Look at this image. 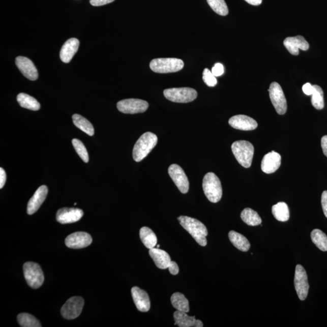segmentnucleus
Masks as SVG:
<instances>
[{
  "label": "nucleus",
  "mask_w": 327,
  "mask_h": 327,
  "mask_svg": "<svg viewBox=\"0 0 327 327\" xmlns=\"http://www.w3.org/2000/svg\"><path fill=\"white\" fill-rule=\"evenodd\" d=\"M177 220L184 229L191 234L199 245L202 247L207 245L206 237L208 235V231L204 224L196 219L186 216H181L177 218Z\"/></svg>",
  "instance_id": "1"
},
{
  "label": "nucleus",
  "mask_w": 327,
  "mask_h": 327,
  "mask_svg": "<svg viewBox=\"0 0 327 327\" xmlns=\"http://www.w3.org/2000/svg\"><path fill=\"white\" fill-rule=\"evenodd\" d=\"M158 138L152 132H146L138 139L133 150V158L136 162L143 160L157 145Z\"/></svg>",
  "instance_id": "2"
},
{
  "label": "nucleus",
  "mask_w": 327,
  "mask_h": 327,
  "mask_svg": "<svg viewBox=\"0 0 327 327\" xmlns=\"http://www.w3.org/2000/svg\"><path fill=\"white\" fill-rule=\"evenodd\" d=\"M203 190L210 201L217 203L223 196V189L220 179L214 173L205 174L202 182Z\"/></svg>",
  "instance_id": "3"
},
{
  "label": "nucleus",
  "mask_w": 327,
  "mask_h": 327,
  "mask_svg": "<svg viewBox=\"0 0 327 327\" xmlns=\"http://www.w3.org/2000/svg\"><path fill=\"white\" fill-rule=\"evenodd\" d=\"M231 151L241 166L245 168L251 166L254 155V147L252 143L245 140L235 141L231 145Z\"/></svg>",
  "instance_id": "4"
},
{
  "label": "nucleus",
  "mask_w": 327,
  "mask_h": 327,
  "mask_svg": "<svg viewBox=\"0 0 327 327\" xmlns=\"http://www.w3.org/2000/svg\"><path fill=\"white\" fill-rule=\"evenodd\" d=\"M184 66L183 60L174 58L154 59L150 63L152 71L159 74L179 72Z\"/></svg>",
  "instance_id": "5"
},
{
  "label": "nucleus",
  "mask_w": 327,
  "mask_h": 327,
  "mask_svg": "<svg viewBox=\"0 0 327 327\" xmlns=\"http://www.w3.org/2000/svg\"><path fill=\"white\" fill-rule=\"evenodd\" d=\"M164 95L167 100L179 103L192 102L198 96L197 92L189 87L168 88L164 91Z\"/></svg>",
  "instance_id": "6"
},
{
  "label": "nucleus",
  "mask_w": 327,
  "mask_h": 327,
  "mask_svg": "<svg viewBox=\"0 0 327 327\" xmlns=\"http://www.w3.org/2000/svg\"><path fill=\"white\" fill-rule=\"evenodd\" d=\"M24 278L31 288L36 289L43 285L44 277L42 270L37 263L27 262L23 265Z\"/></svg>",
  "instance_id": "7"
},
{
  "label": "nucleus",
  "mask_w": 327,
  "mask_h": 327,
  "mask_svg": "<svg viewBox=\"0 0 327 327\" xmlns=\"http://www.w3.org/2000/svg\"><path fill=\"white\" fill-rule=\"evenodd\" d=\"M270 98L275 107V109L279 115H284L287 112V104L284 92L281 85L278 82H274L270 85L269 90Z\"/></svg>",
  "instance_id": "8"
},
{
  "label": "nucleus",
  "mask_w": 327,
  "mask_h": 327,
  "mask_svg": "<svg viewBox=\"0 0 327 327\" xmlns=\"http://www.w3.org/2000/svg\"><path fill=\"white\" fill-rule=\"evenodd\" d=\"M294 282L298 298L300 300L304 301L309 293L310 286L306 270L301 265L298 264L296 266Z\"/></svg>",
  "instance_id": "9"
},
{
  "label": "nucleus",
  "mask_w": 327,
  "mask_h": 327,
  "mask_svg": "<svg viewBox=\"0 0 327 327\" xmlns=\"http://www.w3.org/2000/svg\"><path fill=\"white\" fill-rule=\"evenodd\" d=\"M84 305V301L81 297L74 296L70 298L62 308V316L69 320L77 318L80 315Z\"/></svg>",
  "instance_id": "10"
},
{
  "label": "nucleus",
  "mask_w": 327,
  "mask_h": 327,
  "mask_svg": "<svg viewBox=\"0 0 327 327\" xmlns=\"http://www.w3.org/2000/svg\"><path fill=\"white\" fill-rule=\"evenodd\" d=\"M147 101L139 99H126L119 101L117 108L120 112L124 113L135 114L143 113L147 110Z\"/></svg>",
  "instance_id": "11"
},
{
  "label": "nucleus",
  "mask_w": 327,
  "mask_h": 327,
  "mask_svg": "<svg viewBox=\"0 0 327 327\" xmlns=\"http://www.w3.org/2000/svg\"><path fill=\"white\" fill-rule=\"evenodd\" d=\"M169 174L177 189L184 194L188 192L189 182L184 170L179 165L172 164L169 167Z\"/></svg>",
  "instance_id": "12"
},
{
  "label": "nucleus",
  "mask_w": 327,
  "mask_h": 327,
  "mask_svg": "<svg viewBox=\"0 0 327 327\" xmlns=\"http://www.w3.org/2000/svg\"><path fill=\"white\" fill-rule=\"evenodd\" d=\"M92 238L90 234L83 231H78L70 234L66 238L65 244L71 249H82L90 246Z\"/></svg>",
  "instance_id": "13"
},
{
  "label": "nucleus",
  "mask_w": 327,
  "mask_h": 327,
  "mask_svg": "<svg viewBox=\"0 0 327 327\" xmlns=\"http://www.w3.org/2000/svg\"><path fill=\"white\" fill-rule=\"evenodd\" d=\"M83 215V211L78 208H63L57 212L56 218L60 223L71 224L80 220Z\"/></svg>",
  "instance_id": "14"
},
{
  "label": "nucleus",
  "mask_w": 327,
  "mask_h": 327,
  "mask_svg": "<svg viewBox=\"0 0 327 327\" xmlns=\"http://www.w3.org/2000/svg\"><path fill=\"white\" fill-rule=\"evenodd\" d=\"M16 65L25 77L31 81L37 80L39 77L37 69L30 59L24 56H18L15 60Z\"/></svg>",
  "instance_id": "15"
},
{
  "label": "nucleus",
  "mask_w": 327,
  "mask_h": 327,
  "mask_svg": "<svg viewBox=\"0 0 327 327\" xmlns=\"http://www.w3.org/2000/svg\"><path fill=\"white\" fill-rule=\"evenodd\" d=\"M233 128L241 131H253L258 128V123L250 117L244 115H237L231 117L228 121Z\"/></svg>",
  "instance_id": "16"
},
{
  "label": "nucleus",
  "mask_w": 327,
  "mask_h": 327,
  "mask_svg": "<svg viewBox=\"0 0 327 327\" xmlns=\"http://www.w3.org/2000/svg\"><path fill=\"white\" fill-rule=\"evenodd\" d=\"M281 164V155L277 152L272 151L263 157L261 162V169L265 173H273L278 170Z\"/></svg>",
  "instance_id": "17"
},
{
  "label": "nucleus",
  "mask_w": 327,
  "mask_h": 327,
  "mask_svg": "<svg viewBox=\"0 0 327 327\" xmlns=\"http://www.w3.org/2000/svg\"><path fill=\"white\" fill-rule=\"evenodd\" d=\"M133 300L136 308L142 312H147L151 309V301L147 292L138 287L132 288Z\"/></svg>",
  "instance_id": "18"
},
{
  "label": "nucleus",
  "mask_w": 327,
  "mask_h": 327,
  "mask_svg": "<svg viewBox=\"0 0 327 327\" xmlns=\"http://www.w3.org/2000/svg\"><path fill=\"white\" fill-rule=\"evenodd\" d=\"M284 44L288 51L293 55H299L300 49L307 50L309 48V44L301 36L287 38L284 41Z\"/></svg>",
  "instance_id": "19"
},
{
  "label": "nucleus",
  "mask_w": 327,
  "mask_h": 327,
  "mask_svg": "<svg viewBox=\"0 0 327 327\" xmlns=\"http://www.w3.org/2000/svg\"><path fill=\"white\" fill-rule=\"evenodd\" d=\"M48 193V189L46 186H41L28 202L27 212L28 215H33L40 207Z\"/></svg>",
  "instance_id": "20"
},
{
  "label": "nucleus",
  "mask_w": 327,
  "mask_h": 327,
  "mask_svg": "<svg viewBox=\"0 0 327 327\" xmlns=\"http://www.w3.org/2000/svg\"><path fill=\"white\" fill-rule=\"evenodd\" d=\"M79 41L75 38L67 40L60 51V59L63 63H69L77 52Z\"/></svg>",
  "instance_id": "21"
},
{
  "label": "nucleus",
  "mask_w": 327,
  "mask_h": 327,
  "mask_svg": "<svg viewBox=\"0 0 327 327\" xmlns=\"http://www.w3.org/2000/svg\"><path fill=\"white\" fill-rule=\"evenodd\" d=\"M173 317L175 322L174 325L180 327H202L203 323L200 320L196 319L195 316H189L186 312L177 310L173 314Z\"/></svg>",
  "instance_id": "22"
},
{
  "label": "nucleus",
  "mask_w": 327,
  "mask_h": 327,
  "mask_svg": "<svg viewBox=\"0 0 327 327\" xmlns=\"http://www.w3.org/2000/svg\"><path fill=\"white\" fill-rule=\"evenodd\" d=\"M149 255L153 259L155 265L158 269H166L169 268L171 261L170 256L166 252L154 247L149 250Z\"/></svg>",
  "instance_id": "23"
},
{
  "label": "nucleus",
  "mask_w": 327,
  "mask_h": 327,
  "mask_svg": "<svg viewBox=\"0 0 327 327\" xmlns=\"http://www.w3.org/2000/svg\"><path fill=\"white\" fill-rule=\"evenodd\" d=\"M228 237H229L230 242L238 250L246 252L250 249V244L249 241L243 234L232 230L230 231L228 233Z\"/></svg>",
  "instance_id": "24"
},
{
  "label": "nucleus",
  "mask_w": 327,
  "mask_h": 327,
  "mask_svg": "<svg viewBox=\"0 0 327 327\" xmlns=\"http://www.w3.org/2000/svg\"><path fill=\"white\" fill-rule=\"evenodd\" d=\"M139 236L144 245L148 249L154 248L157 244V237L150 228L143 227L139 231Z\"/></svg>",
  "instance_id": "25"
},
{
  "label": "nucleus",
  "mask_w": 327,
  "mask_h": 327,
  "mask_svg": "<svg viewBox=\"0 0 327 327\" xmlns=\"http://www.w3.org/2000/svg\"><path fill=\"white\" fill-rule=\"evenodd\" d=\"M17 99L20 106L25 108V109L34 111L39 110L40 109L41 105L36 98L26 94H18Z\"/></svg>",
  "instance_id": "26"
},
{
  "label": "nucleus",
  "mask_w": 327,
  "mask_h": 327,
  "mask_svg": "<svg viewBox=\"0 0 327 327\" xmlns=\"http://www.w3.org/2000/svg\"><path fill=\"white\" fill-rule=\"evenodd\" d=\"M272 214L276 220L281 222H286L290 218V211L286 203L279 202L272 207Z\"/></svg>",
  "instance_id": "27"
},
{
  "label": "nucleus",
  "mask_w": 327,
  "mask_h": 327,
  "mask_svg": "<svg viewBox=\"0 0 327 327\" xmlns=\"http://www.w3.org/2000/svg\"><path fill=\"white\" fill-rule=\"evenodd\" d=\"M241 218L246 224L250 226H256L261 224V218L258 213L250 208H246L241 212Z\"/></svg>",
  "instance_id": "28"
},
{
  "label": "nucleus",
  "mask_w": 327,
  "mask_h": 327,
  "mask_svg": "<svg viewBox=\"0 0 327 327\" xmlns=\"http://www.w3.org/2000/svg\"><path fill=\"white\" fill-rule=\"evenodd\" d=\"M171 303L174 309L181 312L188 313L190 310L189 301L182 293H174L171 297Z\"/></svg>",
  "instance_id": "29"
},
{
  "label": "nucleus",
  "mask_w": 327,
  "mask_h": 327,
  "mask_svg": "<svg viewBox=\"0 0 327 327\" xmlns=\"http://www.w3.org/2000/svg\"><path fill=\"white\" fill-rule=\"evenodd\" d=\"M73 122L76 127L82 131H83L87 135L93 136L94 135V128L92 124L88 121L78 114H74L72 116Z\"/></svg>",
  "instance_id": "30"
},
{
  "label": "nucleus",
  "mask_w": 327,
  "mask_h": 327,
  "mask_svg": "<svg viewBox=\"0 0 327 327\" xmlns=\"http://www.w3.org/2000/svg\"><path fill=\"white\" fill-rule=\"evenodd\" d=\"M311 238L317 248L323 252H327V236L319 229H314L311 233Z\"/></svg>",
  "instance_id": "31"
},
{
  "label": "nucleus",
  "mask_w": 327,
  "mask_h": 327,
  "mask_svg": "<svg viewBox=\"0 0 327 327\" xmlns=\"http://www.w3.org/2000/svg\"><path fill=\"white\" fill-rule=\"evenodd\" d=\"M19 324L23 327H41L40 322L36 317L28 313H20L17 316Z\"/></svg>",
  "instance_id": "32"
},
{
  "label": "nucleus",
  "mask_w": 327,
  "mask_h": 327,
  "mask_svg": "<svg viewBox=\"0 0 327 327\" xmlns=\"http://www.w3.org/2000/svg\"><path fill=\"white\" fill-rule=\"evenodd\" d=\"M314 90L312 95V104L317 110H321L324 107L323 92L322 88L317 85H313Z\"/></svg>",
  "instance_id": "33"
},
{
  "label": "nucleus",
  "mask_w": 327,
  "mask_h": 327,
  "mask_svg": "<svg viewBox=\"0 0 327 327\" xmlns=\"http://www.w3.org/2000/svg\"><path fill=\"white\" fill-rule=\"evenodd\" d=\"M208 4L216 13L221 16L228 14V9L224 0H207Z\"/></svg>",
  "instance_id": "34"
},
{
  "label": "nucleus",
  "mask_w": 327,
  "mask_h": 327,
  "mask_svg": "<svg viewBox=\"0 0 327 327\" xmlns=\"http://www.w3.org/2000/svg\"><path fill=\"white\" fill-rule=\"evenodd\" d=\"M72 144L75 149V151L84 163H88L90 158L86 148L82 142L78 139H73Z\"/></svg>",
  "instance_id": "35"
},
{
  "label": "nucleus",
  "mask_w": 327,
  "mask_h": 327,
  "mask_svg": "<svg viewBox=\"0 0 327 327\" xmlns=\"http://www.w3.org/2000/svg\"><path fill=\"white\" fill-rule=\"evenodd\" d=\"M203 81L209 87H214L217 84V79L216 77L213 75L212 71L209 69H205L203 72L202 76Z\"/></svg>",
  "instance_id": "36"
},
{
  "label": "nucleus",
  "mask_w": 327,
  "mask_h": 327,
  "mask_svg": "<svg viewBox=\"0 0 327 327\" xmlns=\"http://www.w3.org/2000/svg\"><path fill=\"white\" fill-rule=\"evenodd\" d=\"M212 72L215 77H220V76L223 75L224 72L223 65L221 64V63H217L214 68H212Z\"/></svg>",
  "instance_id": "37"
},
{
  "label": "nucleus",
  "mask_w": 327,
  "mask_h": 327,
  "mask_svg": "<svg viewBox=\"0 0 327 327\" xmlns=\"http://www.w3.org/2000/svg\"><path fill=\"white\" fill-rule=\"evenodd\" d=\"M115 0H90L91 4L94 6H101L109 4Z\"/></svg>",
  "instance_id": "38"
},
{
  "label": "nucleus",
  "mask_w": 327,
  "mask_h": 327,
  "mask_svg": "<svg viewBox=\"0 0 327 327\" xmlns=\"http://www.w3.org/2000/svg\"><path fill=\"white\" fill-rule=\"evenodd\" d=\"M321 204L323 214L327 218V191L322 193L321 197Z\"/></svg>",
  "instance_id": "39"
},
{
  "label": "nucleus",
  "mask_w": 327,
  "mask_h": 327,
  "mask_svg": "<svg viewBox=\"0 0 327 327\" xmlns=\"http://www.w3.org/2000/svg\"><path fill=\"white\" fill-rule=\"evenodd\" d=\"M169 272L171 275H176L179 274V266L174 261H171L169 266Z\"/></svg>",
  "instance_id": "40"
},
{
  "label": "nucleus",
  "mask_w": 327,
  "mask_h": 327,
  "mask_svg": "<svg viewBox=\"0 0 327 327\" xmlns=\"http://www.w3.org/2000/svg\"><path fill=\"white\" fill-rule=\"evenodd\" d=\"M314 90L313 85L310 83H306L303 85V91L307 95H312Z\"/></svg>",
  "instance_id": "41"
},
{
  "label": "nucleus",
  "mask_w": 327,
  "mask_h": 327,
  "mask_svg": "<svg viewBox=\"0 0 327 327\" xmlns=\"http://www.w3.org/2000/svg\"><path fill=\"white\" fill-rule=\"evenodd\" d=\"M6 181V174L3 168H0V189L4 187Z\"/></svg>",
  "instance_id": "42"
},
{
  "label": "nucleus",
  "mask_w": 327,
  "mask_h": 327,
  "mask_svg": "<svg viewBox=\"0 0 327 327\" xmlns=\"http://www.w3.org/2000/svg\"><path fill=\"white\" fill-rule=\"evenodd\" d=\"M321 147L323 154L327 157V135L323 136L321 139Z\"/></svg>",
  "instance_id": "43"
},
{
  "label": "nucleus",
  "mask_w": 327,
  "mask_h": 327,
  "mask_svg": "<svg viewBox=\"0 0 327 327\" xmlns=\"http://www.w3.org/2000/svg\"><path fill=\"white\" fill-rule=\"evenodd\" d=\"M249 4L253 6H259L261 4L262 0H245Z\"/></svg>",
  "instance_id": "44"
},
{
  "label": "nucleus",
  "mask_w": 327,
  "mask_h": 327,
  "mask_svg": "<svg viewBox=\"0 0 327 327\" xmlns=\"http://www.w3.org/2000/svg\"><path fill=\"white\" fill-rule=\"evenodd\" d=\"M160 247V245H158V246H157V247H158V249H159V247Z\"/></svg>",
  "instance_id": "45"
}]
</instances>
